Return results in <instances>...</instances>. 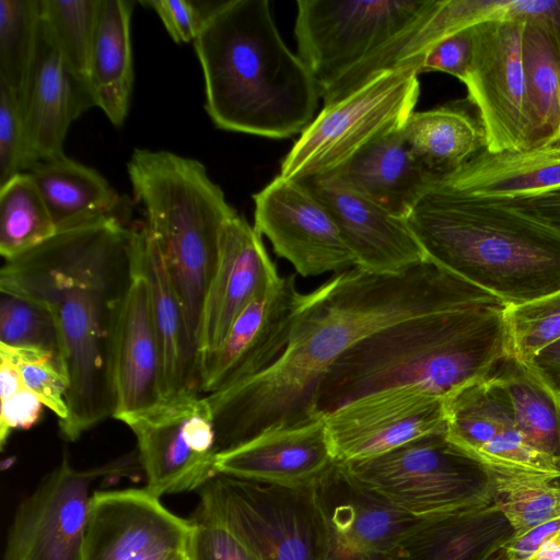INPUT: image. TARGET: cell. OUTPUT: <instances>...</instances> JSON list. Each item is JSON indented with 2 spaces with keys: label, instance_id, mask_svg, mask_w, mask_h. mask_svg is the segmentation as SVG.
I'll return each mask as SVG.
<instances>
[{
  "label": "cell",
  "instance_id": "1",
  "mask_svg": "<svg viewBox=\"0 0 560 560\" xmlns=\"http://www.w3.org/2000/svg\"><path fill=\"white\" fill-rule=\"evenodd\" d=\"M500 303L429 260L398 275L358 267L334 275L301 294L287 348L270 368L206 396L217 453L268 428L319 418L315 396L323 376L370 335L416 316Z\"/></svg>",
  "mask_w": 560,
  "mask_h": 560
},
{
  "label": "cell",
  "instance_id": "2",
  "mask_svg": "<svg viewBox=\"0 0 560 560\" xmlns=\"http://www.w3.org/2000/svg\"><path fill=\"white\" fill-rule=\"evenodd\" d=\"M141 241L142 228L107 218L58 232L1 268L0 291L44 305L56 322L69 378L59 427L70 442L114 416L115 331Z\"/></svg>",
  "mask_w": 560,
  "mask_h": 560
},
{
  "label": "cell",
  "instance_id": "3",
  "mask_svg": "<svg viewBox=\"0 0 560 560\" xmlns=\"http://www.w3.org/2000/svg\"><path fill=\"white\" fill-rule=\"evenodd\" d=\"M194 47L217 128L280 139L314 119L320 89L282 40L267 0L213 2Z\"/></svg>",
  "mask_w": 560,
  "mask_h": 560
},
{
  "label": "cell",
  "instance_id": "4",
  "mask_svg": "<svg viewBox=\"0 0 560 560\" xmlns=\"http://www.w3.org/2000/svg\"><path fill=\"white\" fill-rule=\"evenodd\" d=\"M504 308L483 304L421 315L370 335L323 376L317 416L387 388L418 386L444 399L486 380L511 355Z\"/></svg>",
  "mask_w": 560,
  "mask_h": 560
},
{
  "label": "cell",
  "instance_id": "5",
  "mask_svg": "<svg viewBox=\"0 0 560 560\" xmlns=\"http://www.w3.org/2000/svg\"><path fill=\"white\" fill-rule=\"evenodd\" d=\"M427 260L504 305L560 290V231L440 182L405 219Z\"/></svg>",
  "mask_w": 560,
  "mask_h": 560
},
{
  "label": "cell",
  "instance_id": "6",
  "mask_svg": "<svg viewBox=\"0 0 560 560\" xmlns=\"http://www.w3.org/2000/svg\"><path fill=\"white\" fill-rule=\"evenodd\" d=\"M127 171L143 210V231L164 262L198 349L203 301L217 270L222 234L237 212L197 160L136 149Z\"/></svg>",
  "mask_w": 560,
  "mask_h": 560
},
{
  "label": "cell",
  "instance_id": "7",
  "mask_svg": "<svg viewBox=\"0 0 560 560\" xmlns=\"http://www.w3.org/2000/svg\"><path fill=\"white\" fill-rule=\"evenodd\" d=\"M445 432L413 440L372 458L338 465L355 483L418 520L491 504V471L453 444Z\"/></svg>",
  "mask_w": 560,
  "mask_h": 560
},
{
  "label": "cell",
  "instance_id": "8",
  "mask_svg": "<svg viewBox=\"0 0 560 560\" xmlns=\"http://www.w3.org/2000/svg\"><path fill=\"white\" fill-rule=\"evenodd\" d=\"M411 68L385 71L324 106L282 160L279 176L303 180L335 172L361 149L404 127L420 94Z\"/></svg>",
  "mask_w": 560,
  "mask_h": 560
},
{
  "label": "cell",
  "instance_id": "9",
  "mask_svg": "<svg viewBox=\"0 0 560 560\" xmlns=\"http://www.w3.org/2000/svg\"><path fill=\"white\" fill-rule=\"evenodd\" d=\"M199 498L197 506L226 525L260 560H319L313 487L217 474L199 490Z\"/></svg>",
  "mask_w": 560,
  "mask_h": 560
},
{
  "label": "cell",
  "instance_id": "10",
  "mask_svg": "<svg viewBox=\"0 0 560 560\" xmlns=\"http://www.w3.org/2000/svg\"><path fill=\"white\" fill-rule=\"evenodd\" d=\"M435 0H299L298 56L322 94L393 38L420 21Z\"/></svg>",
  "mask_w": 560,
  "mask_h": 560
},
{
  "label": "cell",
  "instance_id": "11",
  "mask_svg": "<svg viewBox=\"0 0 560 560\" xmlns=\"http://www.w3.org/2000/svg\"><path fill=\"white\" fill-rule=\"evenodd\" d=\"M141 469L137 450L104 465L73 467L67 456L16 508L3 560H82L93 485Z\"/></svg>",
  "mask_w": 560,
  "mask_h": 560
},
{
  "label": "cell",
  "instance_id": "12",
  "mask_svg": "<svg viewBox=\"0 0 560 560\" xmlns=\"http://www.w3.org/2000/svg\"><path fill=\"white\" fill-rule=\"evenodd\" d=\"M135 434L144 488L161 498L200 490L217 472L209 402L196 393L163 399L120 419Z\"/></svg>",
  "mask_w": 560,
  "mask_h": 560
},
{
  "label": "cell",
  "instance_id": "13",
  "mask_svg": "<svg viewBox=\"0 0 560 560\" xmlns=\"http://www.w3.org/2000/svg\"><path fill=\"white\" fill-rule=\"evenodd\" d=\"M524 27L517 20L472 26V60L463 83L491 153L533 148L522 60Z\"/></svg>",
  "mask_w": 560,
  "mask_h": 560
},
{
  "label": "cell",
  "instance_id": "14",
  "mask_svg": "<svg viewBox=\"0 0 560 560\" xmlns=\"http://www.w3.org/2000/svg\"><path fill=\"white\" fill-rule=\"evenodd\" d=\"M82 560H196V525L144 487L94 491Z\"/></svg>",
  "mask_w": 560,
  "mask_h": 560
},
{
  "label": "cell",
  "instance_id": "15",
  "mask_svg": "<svg viewBox=\"0 0 560 560\" xmlns=\"http://www.w3.org/2000/svg\"><path fill=\"white\" fill-rule=\"evenodd\" d=\"M324 418L337 463L372 458L446 431L443 399L418 386L359 397Z\"/></svg>",
  "mask_w": 560,
  "mask_h": 560
},
{
  "label": "cell",
  "instance_id": "16",
  "mask_svg": "<svg viewBox=\"0 0 560 560\" xmlns=\"http://www.w3.org/2000/svg\"><path fill=\"white\" fill-rule=\"evenodd\" d=\"M253 199L255 230L299 275H336L355 267L332 215L303 183L278 175Z\"/></svg>",
  "mask_w": 560,
  "mask_h": 560
},
{
  "label": "cell",
  "instance_id": "17",
  "mask_svg": "<svg viewBox=\"0 0 560 560\" xmlns=\"http://www.w3.org/2000/svg\"><path fill=\"white\" fill-rule=\"evenodd\" d=\"M319 560H384L421 521L351 480L336 463L313 486Z\"/></svg>",
  "mask_w": 560,
  "mask_h": 560
},
{
  "label": "cell",
  "instance_id": "18",
  "mask_svg": "<svg viewBox=\"0 0 560 560\" xmlns=\"http://www.w3.org/2000/svg\"><path fill=\"white\" fill-rule=\"evenodd\" d=\"M301 294L289 275L252 300L200 363L199 392H220L270 368L287 348Z\"/></svg>",
  "mask_w": 560,
  "mask_h": 560
},
{
  "label": "cell",
  "instance_id": "19",
  "mask_svg": "<svg viewBox=\"0 0 560 560\" xmlns=\"http://www.w3.org/2000/svg\"><path fill=\"white\" fill-rule=\"evenodd\" d=\"M446 438L490 469L557 474L515 425L502 388L490 377L443 399Z\"/></svg>",
  "mask_w": 560,
  "mask_h": 560
},
{
  "label": "cell",
  "instance_id": "20",
  "mask_svg": "<svg viewBox=\"0 0 560 560\" xmlns=\"http://www.w3.org/2000/svg\"><path fill=\"white\" fill-rule=\"evenodd\" d=\"M298 182L330 212L355 267L371 273L398 275L427 260L405 219L392 214L337 175Z\"/></svg>",
  "mask_w": 560,
  "mask_h": 560
},
{
  "label": "cell",
  "instance_id": "21",
  "mask_svg": "<svg viewBox=\"0 0 560 560\" xmlns=\"http://www.w3.org/2000/svg\"><path fill=\"white\" fill-rule=\"evenodd\" d=\"M324 417L268 428L215 454L217 474L292 488L313 487L336 464Z\"/></svg>",
  "mask_w": 560,
  "mask_h": 560
},
{
  "label": "cell",
  "instance_id": "22",
  "mask_svg": "<svg viewBox=\"0 0 560 560\" xmlns=\"http://www.w3.org/2000/svg\"><path fill=\"white\" fill-rule=\"evenodd\" d=\"M280 277L261 235L236 213L224 228L217 270L203 301L199 366L221 345L240 313Z\"/></svg>",
  "mask_w": 560,
  "mask_h": 560
},
{
  "label": "cell",
  "instance_id": "23",
  "mask_svg": "<svg viewBox=\"0 0 560 560\" xmlns=\"http://www.w3.org/2000/svg\"><path fill=\"white\" fill-rule=\"evenodd\" d=\"M142 243L143 231L132 279L115 331L113 418L118 420L163 400L162 353L154 323L150 285L142 267Z\"/></svg>",
  "mask_w": 560,
  "mask_h": 560
},
{
  "label": "cell",
  "instance_id": "24",
  "mask_svg": "<svg viewBox=\"0 0 560 560\" xmlns=\"http://www.w3.org/2000/svg\"><path fill=\"white\" fill-rule=\"evenodd\" d=\"M91 106L95 104L90 89L72 74L40 19L36 55L22 102L35 163L63 154L70 125Z\"/></svg>",
  "mask_w": 560,
  "mask_h": 560
},
{
  "label": "cell",
  "instance_id": "25",
  "mask_svg": "<svg viewBox=\"0 0 560 560\" xmlns=\"http://www.w3.org/2000/svg\"><path fill=\"white\" fill-rule=\"evenodd\" d=\"M332 174L401 219L438 182L411 151L402 128L372 141Z\"/></svg>",
  "mask_w": 560,
  "mask_h": 560
},
{
  "label": "cell",
  "instance_id": "26",
  "mask_svg": "<svg viewBox=\"0 0 560 560\" xmlns=\"http://www.w3.org/2000/svg\"><path fill=\"white\" fill-rule=\"evenodd\" d=\"M438 182L489 200L537 196L560 187V144L498 153L483 149Z\"/></svg>",
  "mask_w": 560,
  "mask_h": 560
},
{
  "label": "cell",
  "instance_id": "27",
  "mask_svg": "<svg viewBox=\"0 0 560 560\" xmlns=\"http://www.w3.org/2000/svg\"><path fill=\"white\" fill-rule=\"evenodd\" d=\"M514 535L493 503L423 520L384 560H488Z\"/></svg>",
  "mask_w": 560,
  "mask_h": 560
},
{
  "label": "cell",
  "instance_id": "28",
  "mask_svg": "<svg viewBox=\"0 0 560 560\" xmlns=\"http://www.w3.org/2000/svg\"><path fill=\"white\" fill-rule=\"evenodd\" d=\"M143 231V228H142ZM142 267L149 281L162 353L163 399L199 393V354L164 262L143 231Z\"/></svg>",
  "mask_w": 560,
  "mask_h": 560
},
{
  "label": "cell",
  "instance_id": "29",
  "mask_svg": "<svg viewBox=\"0 0 560 560\" xmlns=\"http://www.w3.org/2000/svg\"><path fill=\"white\" fill-rule=\"evenodd\" d=\"M38 188L57 233L107 218H120V198L95 170L65 153L36 162L27 172Z\"/></svg>",
  "mask_w": 560,
  "mask_h": 560
},
{
  "label": "cell",
  "instance_id": "30",
  "mask_svg": "<svg viewBox=\"0 0 560 560\" xmlns=\"http://www.w3.org/2000/svg\"><path fill=\"white\" fill-rule=\"evenodd\" d=\"M130 0H101L91 50L89 85L95 106L120 127L128 115L133 83Z\"/></svg>",
  "mask_w": 560,
  "mask_h": 560
},
{
  "label": "cell",
  "instance_id": "31",
  "mask_svg": "<svg viewBox=\"0 0 560 560\" xmlns=\"http://www.w3.org/2000/svg\"><path fill=\"white\" fill-rule=\"evenodd\" d=\"M416 158L438 180L486 149L482 126L459 104L413 112L402 127Z\"/></svg>",
  "mask_w": 560,
  "mask_h": 560
},
{
  "label": "cell",
  "instance_id": "32",
  "mask_svg": "<svg viewBox=\"0 0 560 560\" xmlns=\"http://www.w3.org/2000/svg\"><path fill=\"white\" fill-rule=\"evenodd\" d=\"M522 60L533 148L560 139V46L551 31L525 22Z\"/></svg>",
  "mask_w": 560,
  "mask_h": 560
},
{
  "label": "cell",
  "instance_id": "33",
  "mask_svg": "<svg viewBox=\"0 0 560 560\" xmlns=\"http://www.w3.org/2000/svg\"><path fill=\"white\" fill-rule=\"evenodd\" d=\"M504 392L516 428L539 453L560 456V405L518 361L504 358L489 375Z\"/></svg>",
  "mask_w": 560,
  "mask_h": 560
},
{
  "label": "cell",
  "instance_id": "34",
  "mask_svg": "<svg viewBox=\"0 0 560 560\" xmlns=\"http://www.w3.org/2000/svg\"><path fill=\"white\" fill-rule=\"evenodd\" d=\"M494 483L493 504L521 536L560 517V475L490 469Z\"/></svg>",
  "mask_w": 560,
  "mask_h": 560
},
{
  "label": "cell",
  "instance_id": "35",
  "mask_svg": "<svg viewBox=\"0 0 560 560\" xmlns=\"http://www.w3.org/2000/svg\"><path fill=\"white\" fill-rule=\"evenodd\" d=\"M57 234L34 180L21 173L0 187V254L14 259Z\"/></svg>",
  "mask_w": 560,
  "mask_h": 560
},
{
  "label": "cell",
  "instance_id": "36",
  "mask_svg": "<svg viewBox=\"0 0 560 560\" xmlns=\"http://www.w3.org/2000/svg\"><path fill=\"white\" fill-rule=\"evenodd\" d=\"M40 26V0H0V83L23 102Z\"/></svg>",
  "mask_w": 560,
  "mask_h": 560
},
{
  "label": "cell",
  "instance_id": "37",
  "mask_svg": "<svg viewBox=\"0 0 560 560\" xmlns=\"http://www.w3.org/2000/svg\"><path fill=\"white\" fill-rule=\"evenodd\" d=\"M101 0H40V19L72 74L89 85ZM91 91V90H90Z\"/></svg>",
  "mask_w": 560,
  "mask_h": 560
},
{
  "label": "cell",
  "instance_id": "38",
  "mask_svg": "<svg viewBox=\"0 0 560 560\" xmlns=\"http://www.w3.org/2000/svg\"><path fill=\"white\" fill-rule=\"evenodd\" d=\"M510 354L526 365L560 340V290L522 304L505 305Z\"/></svg>",
  "mask_w": 560,
  "mask_h": 560
},
{
  "label": "cell",
  "instance_id": "39",
  "mask_svg": "<svg viewBox=\"0 0 560 560\" xmlns=\"http://www.w3.org/2000/svg\"><path fill=\"white\" fill-rule=\"evenodd\" d=\"M0 293V345L46 351L63 362L60 335L50 312L30 299Z\"/></svg>",
  "mask_w": 560,
  "mask_h": 560
},
{
  "label": "cell",
  "instance_id": "40",
  "mask_svg": "<svg viewBox=\"0 0 560 560\" xmlns=\"http://www.w3.org/2000/svg\"><path fill=\"white\" fill-rule=\"evenodd\" d=\"M0 355L19 368L27 388L56 415L59 423L68 418L69 378L62 360L46 351L2 345Z\"/></svg>",
  "mask_w": 560,
  "mask_h": 560
},
{
  "label": "cell",
  "instance_id": "41",
  "mask_svg": "<svg viewBox=\"0 0 560 560\" xmlns=\"http://www.w3.org/2000/svg\"><path fill=\"white\" fill-rule=\"evenodd\" d=\"M34 164L25 133L22 101L0 83V187Z\"/></svg>",
  "mask_w": 560,
  "mask_h": 560
},
{
  "label": "cell",
  "instance_id": "42",
  "mask_svg": "<svg viewBox=\"0 0 560 560\" xmlns=\"http://www.w3.org/2000/svg\"><path fill=\"white\" fill-rule=\"evenodd\" d=\"M0 446L14 430L28 429L42 413L43 404L27 388L19 368L4 355H0Z\"/></svg>",
  "mask_w": 560,
  "mask_h": 560
},
{
  "label": "cell",
  "instance_id": "43",
  "mask_svg": "<svg viewBox=\"0 0 560 560\" xmlns=\"http://www.w3.org/2000/svg\"><path fill=\"white\" fill-rule=\"evenodd\" d=\"M196 560H260L226 525L196 508Z\"/></svg>",
  "mask_w": 560,
  "mask_h": 560
},
{
  "label": "cell",
  "instance_id": "44",
  "mask_svg": "<svg viewBox=\"0 0 560 560\" xmlns=\"http://www.w3.org/2000/svg\"><path fill=\"white\" fill-rule=\"evenodd\" d=\"M474 54L472 26L447 36L413 66L418 74L428 71L448 73L464 82Z\"/></svg>",
  "mask_w": 560,
  "mask_h": 560
},
{
  "label": "cell",
  "instance_id": "45",
  "mask_svg": "<svg viewBox=\"0 0 560 560\" xmlns=\"http://www.w3.org/2000/svg\"><path fill=\"white\" fill-rule=\"evenodd\" d=\"M141 3L158 14L176 43L195 42L213 4L189 0H148Z\"/></svg>",
  "mask_w": 560,
  "mask_h": 560
},
{
  "label": "cell",
  "instance_id": "46",
  "mask_svg": "<svg viewBox=\"0 0 560 560\" xmlns=\"http://www.w3.org/2000/svg\"><path fill=\"white\" fill-rule=\"evenodd\" d=\"M494 201L560 231V187L537 196Z\"/></svg>",
  "mask_w": 560,
  "mask_h": 560
},
{
  "label": "cell",
  "instance_id": "47",
  "mask_svg": "<svg viewBox=\"0 0 560 560\" xmlns=\"http://www.w3.org/2000/svg\"><path fill=\"white\" fill-rule=\"evenodd\" d=\"M488 560H508L501 550L495 551Z\"/></svg>",
  "mask_w": 560,
  "mask_h": 560
},
{
  "label": "cell",
  "instance_id": "48",
  "mask_svg": "<svg viewBox=\"0 0 560 560\" xmlns=\"http://www.w3.org/2000/svg\"><path fill=\"white\" fill-rule=\"evenodd\" d=\"M556 466H557V471L560 475V456L558 457V459L556 462Z\"/></svg>",
  "mask_w": 560,
  "mask_h": 560
},
{
  "label": "cell",
  "instance_id": "49",
  "mask_svg": "<svg viewBox=\"0 0 560 560\" xmlns=\"http://www.w3.org/2000/svg\"><path fill=\"white\" fill-rule=\"evenodd\" d=\"M556 143H557V144H560V139H559ZM552 144H555V143H552Z\"/></svg>",
  "mask_w": 560,
  "mask_h": 560
}]
</instances>
